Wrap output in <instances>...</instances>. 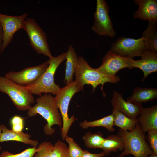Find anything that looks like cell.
<instances>
[{
  "instance_id": "cell-12",
  "label": "cell",
  "mask_w": 157,
  "mask_h": 157,
  "mask_svg": "<svg viewBox=\"0 0 157 157\" xmlns=\"http://www.w3.org/2000/svg\"><path fill=\"white\" fill-rule=\"evenodd\" d=\"M134 60L129 56H122L108 51L102 58V64L97 69L108 75L115 76L120 70L125 68L132 69Z\"/></svg>"
},
{
  "instance_id": "cell-15",
  "label": "cell",
  "mask_w": 157,
  "mask_h": 157,
  "mask_svg": "<svg viewBox=\"0 0 157 157\" xmlns=\"http://www.w3.org/2000/svg\"><path fill=\"white\" fill-rule=\"evenodd\" d=\"M139 6L138 9L133 15L134 18L142 20L157 21V0H134Z\"/></svg>"
},
{
  "instance_id": "cell-7",
  "label": "cell",
  "mask_w": 157,
  "mask_h": 157,
  "mask_svg": "<svg viewBox=\"0 0 157 157\" xmlns=\"http://www.w3.org/2000/svg\"><path fill=\"white\" fill-rule=\"evenodd\" d=\"M27 33L30 45L38 54H43L50 58L51 54L44 31L35 20L28 18L26 19L24 29Z\"/></svg>"
},
{
  "instance_id": "cell-29",
  "label": "cell",
  "mask_w": 157,
  "mask_h": 157,
  "mask_svg": "<svg viewBox=\"0 0 157 157\" xmlns=\"http://www.w3.org/2000/svg\"><path fill=\"white\" fill-rule=\"evenodd\" d=\"M25 118L18 115H15L10 119L11 130L15 132H22L24 128Z\"/></svg>"
},
{
  "instance_id": "cell-32",
  "label": "cell",
  "mask_w": 157,
  "mask_h": 157,
  "mask_svg": "<svg viewBox=\"0 0 157 157\" xmlns=\"http://www.w3.org/2000/svg\"><path fill=\"white\" fill-rule=\"evenodd\" d=\"M3 42V32L2 26L0 23V55L1 54V50Z\"/></svg>"
},
{
  "instance_id": "cell-4",
  "label": "cell",
  "mask_w": 157,
  "mask_h": 157,
  "mask_svg": "<svg viewBox=\"0 0 157 157\" xmlns=\"http://www.w3.org/2000/svg\"><path fill=\"white\" fill-rule=\"evenodd\" d=\"M66 60V53L65 52L49 58L48 67L40 78L32 84L25 87L32 94L41 96L44 93L56 95L61 88L54 82L55 74L59 66Z\"/></svg>"
},
{
  "instance_id": "cell-22",
  "label": "cell",
  "mask_w": 157,
  "mask_h": 157,
  "mask_svg": "<svg viewBox=\"0 0 157 157\" xmlns=\"http://www.w3.org/2000/svg\"><path fill=\"white\" fill-rule=\"evenodd\" d=\"M112 113L115 117L114 126L124 131H132L138 122V118L136 119L131 118L114 108L112 109Z\"/></svg>"
},
{
  "instance_id": "cell-21",
  "label": "cell",
  "mask_w": 157,
  "mask_h": 157,
  "mask_svg": "<svg viewBox=\"0 0 157 157\" xmlns=\"http://www.w3.org/2000/svg\"><path fill=\"white\" fill-rule=\"evenodd\" d=\"M124 143L122 138L118 135H108L104 139L101 148L102 152L107 156L111 152L122 151L124 148Z\"/></svg>"
},
{
  "instance_id": "cell-14",
  "label": "cell",
  "mask_w": 157,
  "mask_h": 157,
  "mask_svg": "<svg viewBox=\"0 0 157 157\" xmlns=\"http://www.w3.org/2000/svg\"><path fill=\"white\" fill-rule=\"evenodd\" d=\"M141 57L140 60H133L132 68H137L143 71V81L150 74L157 72V53L146 49Z\"/></svg>"
},
{
  "instance_id": "cell-18",
  "label": "cell",
  "mask_w": 157,
  "mask_h": 157,
  "mask_svg": "<svg viewBox=\"0 0 157 157\" xmlns=\"http://www.w3.org/2000/svg\"><path fill=\"white\" fill-rule=\"evenodd\" d=\"M157 98V89L153 88L137 87L133 90L132 94L127 101L136 103L141 104L153 101Z\"/></svg>"
},
{
  "instance_id": "cell-16",
  "label": "cell",
  "mask_w": 157,
  "mask_h": 157,
  "mask_svg": "<svg viewBox=\"0 0 157 157\" xmlns=\"http://www.w3.org/2000/svg\"><path fill=\"white\" fill-rule=\"evenodd\" d=\"M139 117L138 122L142 132H146L157 129V105L143 108Z\"/></svg>"
},
{
  "instance_id": "cell-8",
  "label": "cell",
  "mask_w": 157,
  "mask_h": 157,
  "mask_svg": "<svg viewBox=\"0 0 157 157\" xmlns=\"http://www.w3.org/2000/svg\"><path fill=\"white\" fill-rule=\"evenodd\" d=\"M109 7L105 0H97L92 29L99 36L114 37L116 33L109 15Z\"/></svg>"
},
{
  "instance_id": "cell-3",
  "label": "cell",
  "mask_w": 157,
  "mask_h": 157,
  "mask_svg": "<svg viewBox=\"0 0 157 157\" xmlns=\"http://www.w3.org/2000/svg\"><path fill=\"white\" fill-rule=\"evenodd\" d=\"M117 135L123 140L124 148L118 157H124L129 154L135 157H147L154 154L146 140L145 133L142 131L139 124H136L131 131L119 129Z\"/></svg>"
},
{
  "instance_id": "cell-30",
  "label": "cell",
  "mask_w": 157,
  "mask_h": 157,
  "mask_svg": "<svg viewBox=\"0 0 157 157\" xmlns=\"http://www.w3.org/2000/svg\"><path fill=\"white\" fill-rule=\"evenodd\" d=\"M146 139L154 153L157 155V129L148 131Z\"/></svg>"
},
{
  "instance_id": "cell-19",
  "label": "cell",
  "mask_w": 157,
  "mask_h": 157,
  "mask_svg": "<svg viewBox=\"0 0 157 157\" xmlns=\"http://www.w3.org/2000/svg\"><path fill=\"white\" fill-rule=\"evenodd\" d=\"M146 49L157 52V21H148L147 29L142 37Z\"/></svg>"
},
{
  "instance_id": "cell-34",
  "label": "cell",
  "mask_w": 157,
  "mask_h": 157,
  "mask_svg": "<svg viewBox=\"0 0 157 157\" xmlns=\"http://www.w3.org/2000/svg\"><path fill=\"white\" fill-rule=\"evenodd\" d=\"M1 133H2V130H1V125H0V138L1 137ZM1 147L0 145V151H1Z\"/></svg>"
},
{
  "instance_id": "cell-33",
  "label": "cell",
  "mask_w": 157,
  "mask_h": 157,
  "mask_svg": "<svg viewBox=\"0 0 157 157\" xmlns=\"http://www.w3.org/2000/svg\"><path fill=\"white\" fill-rule=\"evenodd\" d=\"M147 157H157V155L153 154L149 155Z\"/></svg>"
},
{
  "instance_id": "cell-31",
  "label": "cell",
  "mask_w": 157,
  "mask_h": 157,
  "mask_svg": "<svg viewBox=\"0 0 157 157\" xmlns=\"http://www.w3.org/2000/svg\"><path fill=\"white\" fill-rule=\"evenodd\" d=\"M105 156L106 155L102 152L99 153H92L85 150L80 157H103Z\"/></svg>"
},
{
  "instance_id": "cell-23",
  "label": "cell",
  "mask_w": 157,
  "mask_h": 157,
  "mask_svg": "<svg viewBox=\"0 0 157 157\" xmlns=\"http://www.w3.org/2000/svg\"><path fill=\"white\" fill-rule=\"evenodd\" d=\"M115 117L113 114L105 116L100 119L88 121L86 120L80 122L79 126L83 129L89 127H102L106 128L110 132H113L115 130L113 127Z\"/></svg>"
},
{
  "instance_id": "cell-6",
  "label": "cell",
  "mask_w": 157,
  "mask_h": 157,
  "mask_svg": "<svg viewBox=\"0 0 157 157\" xmlns=\"http://www.w3.org/2000/svg\"><path fill=\"white\" fill-rule=\"evenodd\" d=\"M0 92L8 95L14 106L20 111L28 110L35 102L33 94L25 87L5 76H0Z\"/></svg>"
},
{
  "instance_id": "cell-11",
  "label": "cell",
  "mask_w": 157,
  "mask_h": 157,
  "mask_svg": "<svg viewBox=\"0 0 157 157\" xmlns=\"http://www.w3.org/2000/svg\"><path fill=\"white\" fill-rule=\"evenodd\" d=\"M26 13L20 15L13 16L0 13V23L3 32V42L1 53L11 43L15 33L20 29H24Z\"/></svg>"
},
{
  "instance_id": "cell-25",
  "label": "cell",
  "mask_w": 157,
  "mask_h": 157,
  "mask_svg": "<svg viewBox=\"0 0 157 157\" xmlns=\"http://www.w3.org/2000/svg\"><path fill=\"white\" fill-rule=\"evenodd\" d=\"M51 157H70L66 144L58 140L53 145Z\"/></svg>"
},
{
  "instance_id": "cell-17",
  "label": "cell",
  "mask_w": 157,
  "mask_h": 157,
  "mask_svg": "<svg viewBox=\"0 0 157 157\" xmlns=\"http://www.w3.org/2000/svg\"><path fill=\"white\" fill-rule=\"evenodd\" d=\"M2 133L0 138V142L9 141H15L33 147H37L39 142L36 140H31L30 135L22 132H15L8 129L3 124L1 125Z\"/></svg>"
},
{
  "instance_id": "cell-27",
  "label": "cell",
  "mask_w": 157,
  "mask_h": 157,
  "mask_svg": "<svg viewBox=\"0 0 157 157\" xmlns=\"http://www.w3.org/2000/svg\"><path fill=\"white\" fill-rule=\"evenodd\" d=\"M69 144L68 151L70 157H80L83 150L73 139L67 135L65 139Z\"/></svg>"
},
{
  "instance_id": "cell-26",
  "label": "cell",
  "mask_w": 157,
  "mask_h": 157,
  "mask_svg": "<svg viewBox=\"0 0 157 157\" xmlns=\"http://www.w3.org/2000/svg\"><path fill=\"white\" fill-rule=\"evenodd\" d=\"M53 145L50 142H44L39 144L33 157H51Z\"/></svg>"
},
{
  "instance_id": "cell-5",
  "label": "cell",
  "mask_w": 157,
  "mask_h": 157,
  "mask_svg": "<svg viewBox=\"0 0 157 157\" xmlns=\"http://www.w3.org/2000/svg\"><path fill=\"white\" fill-rule=\"evenodd\" d=\"M75 81H73L64 87L61 88L60 91L54 97L55 105L59 109L62 118L63 124L61 129V138L64 140L70 128L75 121V117H69L68 112L70 101L73 96L81 90Z\"/></svg>"
},
{
  "instance_id": "cell-9",
  "label": "cell",
  "mask_w": 157,
  "mask_h": 157,
  "mask_svg": "<svg viewBox=\"0 0 157 157\" xmlns=\"http://www.w3.org/2000/svg\"><path fill=\"white\" fill-rule=\"evenodd\" d=\"M49 65L48 60L39 65L26 67L19 71L9 72L5 74V77L19 85L26 87L38 80Z\"/></svg>"
},
{
  "instance_id": "cell-13",
  "label": "cell",
  "mask_w": 157,
  "mask_h": 157,
  "mask_svg": "<svg viewBox=\"0 0 157 157\" xmlns=\"http://www.w3.org/2000/svg\"><path fill=\"white\" fill-rule=\"evenodd\" d=\"M111 103L113 108L134 119L137 118L143 108L141 104L125 101L122 94L115 91L113 92Z\"/></svg>"
},
{
  "instance_id": "cell-24",
  "label": "cell",
  "mask_w": 157,
  "mask_h": 157,
  "mask_svg": "<svg viewBox=\"0 0 157 157\" xmlns=\"http://www.w3.org/2000/svg\"><path fill=\"white\" fill-rule=\"evenodd\" d=\"M82 138L87 148L91 149H101L104 139L102 133L100 131L94 133L87 132Z\"/></svg>"
},
{
  "instance_id": "cell-10",
  "label": "cell",
  "mask_w": 157,
  "mask_h": 157,
  "mask_svg": "<svg viewBox=\"0 0 157 157\" xmlns=\"http://www.w3.org/2000/svg\"><path fill=\"white\" fill-rule=\"evenodd\" d=\"M112 52L122 56L133 57L141 56L146 49L144 40L141 37L137 39L122 36L111 44Z\"/></svg>"
},
{
  "instance_id": "cell-2",
  "label": "cell",
  "mask_w": 157,
  "mask_h": 157,
  "mask_svg": "<svg viewBox=\"0 0 157 157\" xmlns=\"http://www.w3.org/2000/svg\"><path fill=\"white\" fill-rule=\"evenodd\" d=\"M36 104L28 110V115L30 117L41 115L47 122L43 128L47 135H50L55 132L52 126L57 125L60 127L62 126L63 121L61 114L54 102V97L49 94H45L37 98Z\"/></svg>"
},
{
  "instance_id": "cell-28",
  "label": "cell",
  "mask_w": 157,
  "mask_h": 157,
  "mask_svg": "<svg viewBox=\"0 0 157 157\" xmlns=\"http://www.w3.org/2000/svg\"><path fill=\"white\" fill-rule=\"evenodd\" d=\"M37 150V147H29L20 153L15 154L8 151H4L0 154V157H33Z\"/></svg>"
},
{
  "instance_id": "cell-20",
  "label": "cell",
  "mask_w": 157,
  "mask_h": 157,
  "mask_svg": "<svg viewBox=\"0 0 157 157\" xmlns=\"http://www.w3.org/2000/svg\"><path fill=\"white\" fill-rule=\"evenodd\" d=\"M78 56L73 46L69 45L66 52V68L64 83L67 85L73 81L76 65Z\"/></svg>"
},
{
  "instance_id": "cell-1",
  "label": "cell",
  "mask_w": 157,
  "mask_h": 157,
  "mask_svg": "<svg viewBox=\"0 0 157 157\" xmlns=\"http://www.w3.org/2000/svg\"><path fill=\"white\" fill-rule=\"evenodd\" d=\"M74 74L75 81L81 90H83L85 84H90L93 87V92L97 87L101 84V89L104 96L105 94L103 90L104 84L107 82L117 83L120 80L119 76L106 75L99 71L97 68L91 67L81 56L78 57Z\"/></svg>"
}]
</instances>
